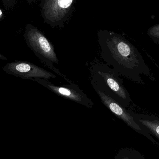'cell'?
Listing matches in <instances>:
<instances>
[{
  "label": "cell",
  "instance_id": "ba28073f",
  "mask_svg": "<svg viewBox=\"0 0 159 159\" xmlns=\"http://www.w3.org/2000/svg\"><path fill=\"white\" fill-rule=\"evenodd\" d=\"M136 121L159 140V118L154 115L132 113Z\"/></svg>",
  "mask_w": 159,
  "mask_h": 159
},
{
  "label": "cell",
  "instance_id": "8992f818",
  "mask_svg": "<svg viewBox=\"0 0 159 159\" xmlns=\"http://www.w3.org/2000/svg\"><path fill=\"white\" fill-rule=\"evenodd\" d=\"M30 80L39 83L59 96L82 105L87 108H92L94 105L92 101L79 86L73 82L59 86L55 85L48 80L41 78H31Z\"/></svg>",
  "mask_w": 159,
  "mask_h": 159
},
{
  "label": "cell",
  "instance_id": "52a82bcc",
  "mask_svg": "<svg viewBox=\"0 0 159 159\" xmlns=\"http://www.w3.org/2000/svg\"><path fill=\"white\" fill-rule=\"evenodd\" d=\"M7 74L23 79L41 78L49 80L56 79L57 75L31 62L25 61H15L8 62L3 68Z\"/></svg>",
  "mask_w": 159,
  "mask_h": 159
},
{
  "label": "cell",
  "instance_id": "8fae6325",
  "mask_svg": "<svg viewBox=\"0 0 159 159\" xmlns=\"http://www.w3.org/2000/svg\"><path fill=\"white\" fill-rule=\"evenodd\" d=\"M3 6L6 10L14 8L16 4V0H1Z\"/></svg>",
  "mask_w": 159,
  "mask_h": 159
},
{
  "label": "cell",
  "instance_id": "9c48e42d",
  "mask_svg": "<svg viewBox=\"0 0 159 159\" xmlns=\"http://www.w3.org/2000/svg\"><path fill=\"white\" fill-rule=\"evenodd\" d=\"M114 159H146L141 152L131 148L120 149L115 155Z\"/></svg>",
  "mask_w": 159,
  "mask_h": 159
},
{
  "label": "cell",
  "instance_id": "5bb4252c",
  "mask_svg": "<svg viewBox=\"0 0 159 159\" xmlns=\"http://www.w3.org/2000/svg\"><path fill=\"white\" fill-rule=\"evenodd\" d=\"M26 1L29 3L31 4L32 3L35 2H37V1H39V0H26Z\"/></svg>",
  "mask_w": 159,
  "mask_h": 159
},
{
  "label": "cell",
  "instance_id": "5b68a950",
  "mask_svg": "<svg viewBox=\"0 0 159 159\" xmlns=\"http://www.w3.org/2000/svg\"><path fill=\"white\" fill-rule=\"evenodd\" d=\"M102 103L117 117L121 120L136 133L144 136L152 143L159 145V143L148 131L146 129L140 125L134 118L132 113L128 111L125 107L100 91H96Z\"/></svg>",
  "mask_w": 159,
  "mask_h": 159
},
{
  "label": "cell",
  "instance_id": "277c9868",
  "mask_svg": "<svg viewBox=\"0 0 159 159\" xmlns=\"http://www.w3.org/2000/svg\"><path fill=\"white\" fill-rule=\"evenodd\" d=\"M77 0H42L41 14L45 23L53 28L64 26L72 14Z\"/></svg>",
  "mask_w": 159,
  "mask_h": 159
},
{
  "label": "cell",
  "instance_id": "3957f363",
  "mask_svg": "<svg viewBox=\"0 0 159 159\" xmlns=\"http://www.w3.org/2000/svg\"><path fill=\"white\" fill-rule=\"evenodd\" d=\"M24 38L28 47L45 66L67 82L72 83L55 66L58 65L59 60L55 52V48L39 29L32 24H27L25 27Z\"/></svg>",
  "mask_w": 159,
  "mask_h": 159
},
{
  "label": "cell",
  "instance_id": "30bf717a",
  "mask_svg": "<svg viewBox=\"0 0 159 159\" xmlns=\"http://www.w3.org/2000/svg\"><path fill=\"white\" fill-rule=\"evenodd\" d=\"M147 34L155 43L159 45V24L150 27L148 30Z\"/></svg>",
  "mask_w": 159,
  "mask_h": 159
},
{
  "label": "cell",
  "instance_id": "7a4b0ae2",
  "mask_svg": "<svg viewBox=\"0 0 159 159\" xmlns=\"http://www.w3.org/2000/svg\"><path fill=\"white\" fill-rule=\"evenodd\" d=\"M120 76L103 61L96 58L90 63V81L95 91L103 93L127 108L133 102Z\"/></svg>",
  "mask_w": 159,
  "mask_h": 159
},
{
  "label": "cell",
  "instance_id": "6da1fadb",
  "mask_svg": "<svg viewBox=\"0 0 159 159\" xmlns=\"http://www.w3.org/2000/svg\"><path fill=\"white\" fill-rule=\"evenodd\" d=\"M100 57L120 76L143 84L142 76L150 75L149 67L138 49L121 34L107 30L98 33Z\"/></svg>",
  "mask_w": 159,
  "mask_h": 159
},
{
  "label": "cell",
  "instance_id": "4fadbf2b",
  "mask_svg": "<svg viewBox=\"0 0 159 159\" xmlns=\"http://www.w3.org/2000/svg\"><path fill=\"white\" fill-rule=\"evenodd\" d=\"M0 60H7V58L5 56H4L3 55H2L0 53Z\"/></svg>",
  "mask_w": 159,
  "mask_h": 159
},
{
  "label": "cell",
  "instance_id": "7c38bea8",
  "mask_svg": "<svg viewBox=\"0 0 159 159\" xmlns=\"http://www.w3.org/2000/svg\"><path fill=\"white\" fill-rule=\"evenodd\" d=\"M4 18V13L3 12L2 10L0 8V20H3Z\"/></svg>",
  "mask_w": 159,
  "mask_h": 159
}]
</instances>
